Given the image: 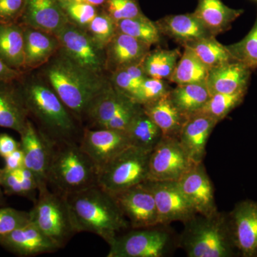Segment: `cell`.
I'll return each instance as SVG.
<instances>
[{
	"label": "cell",
	"instance_id": "obj_1",
	"mask_svg": "<svg viewBox=\"0 0 257 257\" xmlns=\"http://www.w3.org/2000/svg\"><path fill=\"white\" fill-rule=\"evenodd\" d=\"M24 102L37 130L53 146L79 144L84 128L50 84L32 79L20 87Z\"/></svg>",
	"mask_w": 257,
	"mask_h": 257
},
{
	"label": "cell",
	"instance_id": "obj_2",
	"mask_svg": "<svg viewBox=\"0 0 257 257\" xmlns=\"http://www.w3.org/2000/svg\"><path fill=\"white\" fill-rule=\"evenodd\" d=\"M66 198L77 233H93L109 245L131 228L114 196L98 184Z\"/></svg>",
	"mask_w": 257,
	"mask_h": 257
},
{
	"label": "cell",
	"instance_id": "obj_3",
	"mask_svg": "<svg viewBox=\"0 0 257 257\" xmlns=\"http://www.w3.org/2000/svg\"><path fill=\"white\" fill-rule=\"evenodd\" d=\"M45 72L49 84L81 123L94 99L111 85L103 75L79 67L61 50Z\"/></svg>",
	"mask_w": 257,
	"mask_h": 257
},
{
	"label": "cell",
	"instance_id": "obj_4",
	"mask_svg": "<svg viewBox=\"0 0 257 257\" xmlns=\"http://www.w3.org/2000/svg\"><path fill=\"white\" fill-rule=\"evenodd\" d=\"M177 240L189 257H231L235 247L229 216L219 211L210 216L196 214L184 223Z\"/></svg>",
	"mask_w": 257,
	"mask_h": 257
},
{
	"label": "cell",
	"instance_id": "obj_5",
	"mask_svg": "<svg viewBox=\"0 0 257 257\" xmlns=\"http://www.w3.org/2000/svg\"><path fill=\"white\" fill-rule=\"evenodd\" d=\"M99 172L79 144L53 146L49 169V189L67 196L98 184Z\"/></svg>",
	"mask_w": 257,
	"mask_h": 257
},
{
	"label": "cell",
	"instance_id": "obj_6",
	"mask_svg": "<svg viewBox=\"0 0 257 257\" xmlns=\"http://www.w3.org/2000/svg\"><path fill=\"white\" fill-rule=\"evenodd\" d=\"M30 212V221L60 248L77 234L65 196L46 189L39 193Z\"/></svg>",
	"mask_w": 257,
	"mask_h": 257
},
{
	"label": "cell",
	"instance_id": "obj_7",
	"mask_svg": "<svg viewBox=\"0 0 257 257\" xmlns=\"http://www.w3.org/2000/svg\"><path fill=\"white\" fill-rule=\"evenodd\" d=\"M151 152L130 146L103 167L98 185L111 194H117L148 180Z\"/></svg>",
	"mask_w": 257,
	"mask_h": 257
},
{
	"label": "cell",
	"instance_id": "obj_8",
	"mask_svg": "<svg viewBox=\"0 0 257 257\" xmlns=\"http://www.w3.org/2000/svg\"><path fill=\"white\" fill-rule=\"evenodd\" d=\"M166 225L132 229L118 235L109 244L108 257H162L167 256L175 242Z\"/></svg>",
	"mask_w": 257,
	"mask_h": 257
},
{
	"label": "cell",
	"instance_id": "obj_9",
	"mask_svg": "<svg viewBox=\"0 0 257 257\" xmlns=\"http://www.w3.org/2000/svg\"><path fill=\"white\" fill-rule=\"evenodd\" d=\"M60 50L79 67L102 75L106 69V49L103 48L86 30L69 23L55 34Z\"/></svg>",
	"mask_w": 257,
	"mask_h": 257
},
{
	"label": "cell",
	"instance_id": "obj_10",
	"mask_svg": "<svg viewBox=\"0 0 257 257\" xmlns=\"http://www.w3.org/2000/svg\"><path fill=\"white\" fill-rule=\"evenodd\" d=\"M194 165L178 138L163 137L150 153L148 180L177 182Z\"/></svg>",
	"mask_w": 257,
	"mask_h": 257
},
{
	"label": "cell",
	"instance_id": "obj_11",
	"mask_svg": "<svg viewBox=\"0 0 257 257\" xmlns=\"http://www.w3.org/2000/svg\"><path fill=\"white\" fill-rule=\"evenodd\" d=\"M155 198L159 224L168 226L175 221L184 223L197 214L181 190L178 182H144Z\"/></svg>",
	"mask_w": 257,
	"mask_h": 257
},
{
	"label": "cell",
	"instance_id": "obj_12",
	"mask_svg": "<svg viewBox=\"0 0 257 257\" xmlns=\"http://www.w3.org/2000/svg\"><path fill=\"white\" fill-rule=\"evenodd\" d=\"M79 147L90 158L98 172L121 152L131 146L125 132L84 127Z\"/></svg>",
	"mask_w": 257,
	"mask_h": 257
},
{
	"label": "cell",
	"instance_id": "obj_13",
	"mask_svg": "<svg viewBox=\"0 0 257 257\" xmlns=\"http://www.w3.org/2000/svg\"><path fill=\"white\" fill-rule=\"evenodd\" d=\"M20 137V146L25 157V167L31 171L36 178L39 193L44 192L49 189L47 178L53 145L42 136L30 119L27 121Z\"/></svg>",
	"mask_w": 257,
	"mask_h": 257
},
{
	"label": "cell",
	"instance_id": "obj_14",
	"mask_svg": "<svg viewBox=\"0 0 257 257\" xmlns=\"http://www.w3.org/2000/svg\"><path fill=\"white\" fill-rule=\"evenodd\" d=\"M113 196L131 229L160 225L155 198L144 182Z\"/></svg>",
	"mask_w": 257,
	"mask_h": 257
},
{
	"label": "cell",
	"instance_id": "obj_15",
	"mask_svg": "<svg viewBox=\"0 0 257 257\" xmlns=\"http://www.w3.org/2000/svg\"><path fill=\"white\" fill-rule=\"evenodd\" d=\"M177 182L197 214L210 216L217 212L214 187L203 162L193 166Z\"/></svg>",
	"mask_w": 257,
	"mask_h": 257
},
{
	"label": "cell",
	"instance_id": "obj_16",
	"mask_svg": "<svg viewBox=\"0 0 257 257\" xmlns=\"http://www.w3.org/2000/svg\"><path fill=\"white\" fill-rule=\"evenodd\" d=\"M228 216L236 250L242 256H257V202H240Z\"/></svg>",
	"mask_w": 257,
	"mask_h": 257
},
{
	"label": "cell",
	"instance_id": "obj_17",
	"mask_svg": "<svg viewBox=\"0 0 257 257\" xmlns=\"http://www.w3.org/2000/svg\"><path fill=\"white\" fill-rule=\"evenodd\" d=\"M0 245L20 256H35L60 249L31 221L0 238Z\"/></svg>",
	"mask_w": 257,
	"mask_h": 257
},
{
	"label": "cell",
	"instance_id": "obj_18",
	"mask_svg": "<svg viewBox=\"0 0 257 257\" xmlns=\"http://www.w3.org/2000/svg\"><path fill=\"white\" fill-rule=\"evenodd\" d=\"M21 16L27 27L53 35L70 23L58 0H26Z\"/></svg>",
	"mask_w": 257,
	"mask_h": 257
},
{
	"label": "cell",
	"instance_id": "obj_19",
	"mask_svg": "<svg viewBox=\"0 0 257 257\" xmlns=\"http://www.w3.org/2000/svg\"><path fill=\"white\" fill-rule=\"evenodd\" d=\"M218 123L216 119L202 113L189 116L184 123L178 139L194 164L203 162L208 140Z\"/></svg>",
	"mask_w": 257,
	"mask_h": 257
},
{
	"label": "cell",
	"instance_id": "obj_20",
	"mask_svg": "<svg viewBox=\"0 0 257 257\" xmlns=\"http://www.w3.org/2000/svg\"><path fill=\"white\" fill-rule=\"evenodd\" d=\"M150 47L134 37L116 31L106 47V69L111 71L143 62Z\"/></svg>",
	"mask_w": 257,
	"mask_h": 257
},
{
	"label": "cell",
	"instance_id": "obj_21",
	"mask_svg": "<svg viewBox=\"0 0 257 257\" xmlns=\"http://www.w3.org/2000/svg\"><path fill=\"white\" fill-rule=\"evenodd\" d=\"M156 24L162 35L170 37L182 46L214 36L194 13L167 15L156 22Z\"/></svg>",
	"mask_w": 257,
	"mask_h": 257
},
{
	"label": "cell",
	"instance_id": "obj_22",
	"mask_svg": "<svg viewBox=\"0 0 257 257\" xmlns=\"http://www.w3.org/2000/svg\"><path fill=\"white\" fill-rule=\"evenodd\" d=\"M249 70L248 67L238 61L209 69L206 82L208 89L211 94L244 92L249 78Z\"/></svg>",
	"mask_w": 257,
	"mask_h": 257
},
{
	"label": "cell",
	"instance_id": "obj_23",
	"mask_svg": "<svg viewBox=\"0 0 257 257\" xmlns=\"http://www.w3.org/2000/svg\"><path fill=\"white\" fill-rule=\"evenodd\" d=\"M29 117L20 87L0 82V127L23 133Z\"/></svg>",
	"mask_w": 257,
	"mask_h": 257
},
{
	"label": "cell",
	"instance_id": "obj_24",
	"mask_svg": "<svg viewBox=\"0 0 257 257\" xmlns=\"http://www.w3.org/2000/svg\"><path fill=\"white\" fill-rule=\"evenodd\" d=\"M142 106L146 114L160 128L163 137L179 138L187 118L175 105L170 93Z\"/></svg>",
	"mask_w": 257,
	"mask_h": 257
},
{
	"label": "cell",
	"instance_id": "obj_25",
	"mask_svg": "<svg viewBox=\"0 0 257 257\" xmlns=\"http://www.w3.org/2000/svg\"><path fill=\"white\" fill-rule=\"evenodd\" d=\"M242 13V10L230 8L221 0H198L194 12L196 17L215 37L228 30L231 24Z\"/></svg>",
	"mask_w": 257,
	"mask_h": 257
},
{
	"label": "cell",
	"instance_id": "obj_26",
	"mask_svg": "<svg viewBox=\"0 0 257 257\" xmlns=\"http://www.w3.org/2000/svg\"><path fill=\"white\" fill-rule=\"evenodd\" d=\"M23 29L25 67H36L47 62L60 47L57 37L30 27Z\"/></svg>",
	"mask_w": 257,
	"mask_h": 257
},
{
	"label": "cell",
	"instance_id": "obj_27",
	"mask_svg": "<svg viewBox=\"0 0 257 257\" xmlns=\"http://www.w3.org/2000/svg\"><path fill=\"white\" fill-rule=\"evenodd\" d=\"M130 98L121 94L112 85L96 96L88 108L84 121L90 128H101L116 114Z\"/></svg>",
	"mask_w": 257,
	"mask_h": 257
},
{
	"label": "cell",
	"instance_id": "obj_28",
	"mask_svg": "<svg viewBox=\"0 0 257 257\" xmlns=\"http://www.w3.org/2000/svg\"><path fill=\"white\" fill-rule=\"evenodd\" d=\"M0 58L17 70L25 67L24 29L15 23H0Z\"/></svg>",
	"mask_w": 257,
	"mask_h": 257
},
{
	"label": "cell",
	"instance_id": "obj_29",
	"mask_svg": "<svg viewBox=\"0 0 257 257\" xmlns=\"http://www.w3.org/2000/svg\"><path fill=\"white\" fill-rule=\"evenodd\" d=\"M125 133L131 146L151 152L163 138L160 128L141 106Z\"/></svg>",
	"mask_w": 257,
	"mask_h": 257
},
{
	"label": "cell",
	"instance_id": "obj_30",
	"mask_svg": "<svg viewBox=\"0 0 257 257\" xmlns=\"http://www.w3.org/2000/svg\"><path fill=\"white\" fill-rule=\"evenodd\" d=\"M171 99L181 112L188 118L202 109L211 94L206 82L177 85L171 89Z\"/></svg>",
	"mask_w": 257,
	"mask_h": 257
},
{
	"label": "cell",
	"instance_id": "obj_31",
	"mask_svg": "<svg viewBox=\"0 0 257 257\" xmlns=\"http://www.w3.org/2000/svg\"><path fill=\"white\" fill-rule=\"evenodd\" d=\"M175 72L169 80L177 85L207 82L209 69L201 62L190 49L184 47Z\"/></svg>",
	"mask_w": 257,
	"mask_h": 257
},
{
	"label": "cell",
	"instance_id": "obj_32",
	"mask_svg": "<svg viewBox=\"0 0 257 257\" xmlns=\"http://www.w3.org/2000/svg\"><path fill=\"white\" fill-rule=\"evenodd\" d=\"M183 47L190 49L209 69L236 61L233 58L227 47L219 43L214 36L191 42Z\"/></svg>",
	"mask_w": 257,
	"mask_h": 257
},
{
	"label": "cell",
	"instance_id": "obj_33",
	"mask_svg": "<svg viewBox=\"0 0 257 257\" xmlns=\"http://www.w3.org/2000/svg\"><path fill=\"white\" fill-rule=\"evenodd\" d=\"M181 56L178 49L149 52L142 63L145 74L152 78L170 79Z\"/></svg>",
	"mask_w": 257,
	"mask_h": 257
},
{
	"label": "cell",
	"instance_id": "obj_34",
	"mask_svg": "<svg viewBox=\"0 0 257 257\" xmlns=\"http://www.w3.org/2000/svg\"><path fill=\"white\" fill-rule=\"evenodd\" d=\"M116 24L118 32L126 34L148 46L151 47L160 42L162 34L156 23L144 14L136 18L121 20Z\"/></svg>",
	"mask_w": 257,
	"mask_h": 257
},
{
	"label": "cell",
	"instance_id": "obj_35",
	"mask_svg": "<svg viewBox=\"0 0 257 257\" xmlns=\"http://www.w3.org/2000/svg\"><path fill=\"white\" fill-rule=\"evenodd\" d=\"M245 92L246 91L231 94L221 93L211 94L205 105L197 113L207 115L219 122L240 104L243 100Z\"/></svg>",
	"mask_w": 257,
	"mask_h": 257
},
{
	"label": "cell",
	"instance_id": "obj_36",
	"mask_svg": "<svg viewBox=\"0 0 257 257\" xmlns=\"http://www.w3.org/2000/svg\"><path fill=\"white\" fill-rule=\"evenodd\" d=\"M227 48L234 60L241 62L249 69L257 67V18L248 35Z\"/></svg>",
	"mask_w": 257,
	"mask_h": 257
},
{
	"label": "cell",
	"instance_id": "obj_37",
	"mask_svg": "<svg viewBox=\"0 0 257 257\" xmlns=\"http://www.w3.org/2000/svg\"><path fill=\"white\" fill-rule=\"evenodd\" d=\"M58 2L69 21L84 30H87L93 19L99 13L96 7L92 5L69 0Z\"/></svg>",
	"mask_w": 257,
	"mask_h": 257
},
{
	"label": "cell",
	"instance_id": "obj_38",
	"mask_svg": "<svg viewBox=\"0 0 257 257\" xmlns=\"http://www.w3.org/2000/svg\"><path fill=\"white\" fill-rule=\"evenodd\" d=\"M86 31L101 47L106 49L116 33V22L106 12L98 13Z\"/></svg>",
	"mask_w": 257,
	"mask_h": 257
},
{
	"label": "cell",
	"instance_id": "obj_39",
	"mask_svg": "<svg viewBox=\"0 0 257 257\" xmlns=\"http://www.w3.org/2000/svg\"><path fill=\"white\" fill-rule=\"evenodd\" d=\"M170 91L164 79L147 77L139 87L133 101L144 105L160 99L170 93Z\"/></svg>",
	"mask_w": 257,
	"mask_h": 257
},
{
	"label": "cell",
	"instance_id": "obj_40",
	"mask_svg": "<svg viewBox=\"0 0 257 257\" xmlns=\"http://www.w3.org/2000/svg\"><path fill=\"white\" fill-rule=\"evenodd\" d=\"M104 6L106 13L116 23L143 15L138 0H107Z\"/></svg>",
	"mask_w": 257,
	"mask_h": 257
},
{
	"label": "cell",
	"instance_id": "obj_41",
	"mask_svg": "<svg viewBox=\"0 0 257 257\" xmlns=\"http://www.w3.org/2000/svg\"><path fill=\"white\" fill-rule=\"evenodd\" d=\"M30 221V212L14 208H0V238L28 224Z\"/></svg>",
	"mask_w": 257,
	"mask_h": 257
},
{
	"label": "cell",
	"instance_id": "obj_42",
	"mask_svg": "<svg viewBox=\"0 0 257 257\" xmlns=\"http://www.w3.org/2000/svg\"><path fill=\"white\" fill-rule=\"evenodd\" d=\"M141 106V104L135 102L131 99H128L124 105L120 108L116 114L108 122L106 123L104 127L101 128L126 132L130 123L133 121L134 116H135Z\"/></svg>",
	"mask_w": 257,
	"mask_h": 257
},
{
	"label": "cell",
	"instance_id": "obj_43",
	"mask_svg": "<svg viewBox=\"0 0 257 257\" xmlns=\"http://www.w3.org/2000/svg\"><path fill=\"white\" fill-rule=\"evenodd\" d=\"M111 80L112 86L116 90L133 100L140 85L124 69H117L113 72Z\"/></svg>",
	"mask_w": 257,
	"mask_h": 257
},
{
	"label": "cell",
	"instance_id": "obj_44",
	"mask_svg": "<svg viewBox=\"0 0 257 257\" xmlns=\"http://www.w3.org/2000/svg\"><path fill=\"white\" fill-rule=\"evenodd\" d=\"M26 0H0V23H15L21 16Z\"/></svg>",
	"mask_w": 257,
	"mask_h": 257
},
{
	"label": "cell",
	"instance_id": "obj_45",
	"mask_svg": "<svg viewBox=\"0 0 257 257\" xmlns=\"http://www.w3.org/2000/svg\"><path fill=\"white\" fill-rule=\"evenodd\" d=\"M18 172L23 189V197L27 198L35 203L37 199V192L39 194L36 178L31 171L29 170L25 166L19 169Z\"/></svg>",
	"mask_w": 257,
	"mask_h": 257
},
{
	"label": "cell",
	"instance_id": "obj_46",
	"mask_svg": "<svg viewBox=\"0 0 257 257\" xmlns=\"http://www.w3.org/2000/svg\"><path fill=\"white\" fill-rule=\"evenodd\" d=\"M2 187L5 194L8 196L23 197V189L18 170L5 171L3 169L1 178Z\"/></svg>",
	"mask_w": 257,
	"mask_h": 257
},
{
	"label": "cell",
	"instance_id": "obj_47",
	"mask_svg": "<svg viewBox=\"0 0 257 257\" xmlns=\"http://www.w3.org/2000/svg\"><path fill=\"white\" fill-rule=\"evenodd\" d=\"M5 171H15L19 170L25 166V157L21 146L8 157H5Z\"/></svg>",
	"mask_w": 257,
	"mask_h": 257
},
{
	"label": "cell",
	"instance_id": "obj_48",
	"mask_svg": "<svg viewBox=\"0 0 257 257\" xmlns=\"http://www.w3.org/2000/svg\"><path fill=\"white\" fill-rule=\"evenodd\" d=\"M20 147V143H18L10 135L7 134L0 135V157L5 158Z\"/></svg>",
	"mask_w": 257,
	"mask_h": 257
},
{
	"label": "cell",
	"instance_id": "obj_49",
	"mask_svg": "<svg viewBox=\"0 0 257 257\" xmlns=\"http://www.w3.org/2000/svg\"><path fill=\"white\" fill-rule=\"evenodd\" d=\"M20 76V71L12 68L0 58V82H12Z\"/></svg>",
	"mask_w": 257,
	"mask_h": 257
},
{
	"label": "cell",
	"instance_id": "obj_50",
	"mask_svg": "<svg viewBox=\"0 0 257 257\" xmlns=\"http://www.w3.org/2000/svg\"><path fill=\"white\" fill-rule=\"evenodd\" d=\"M69 1L77 2V3H84L92 5L94 7H99L101 5H105L107 0H69Z\"/></svg>",
	"mask_w": 257,
	"mask_h": 257
},
{
	"label": "cell",
	"instance_id": "obj_51",
	"mask_svg": "<svg viewBox=\"0 0 257 257\" xmlns=\"http://www.w3.org/2000/svg\"><path fill=\"white\" fill-rule=\"evenodd\" d=\"M2 172H3V169H0V206L5 205V194L1 184Z\"/></svg>",
	"mask_w": 257,
	"mask_h": 257
}]
</instances>
